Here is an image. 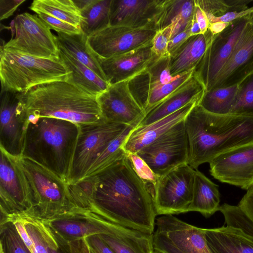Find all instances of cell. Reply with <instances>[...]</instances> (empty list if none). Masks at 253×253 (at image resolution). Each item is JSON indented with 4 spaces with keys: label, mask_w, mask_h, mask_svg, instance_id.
<instances>
[{
    "label": "cell",
    "mask_w": 253,
    "mask_h": 253,
    "mask_svg": "<svg viewBox=\"0 0 253 253\" xmlns=\"http://www.w3.org/2000/svg\"><path fill=\"white\" fill-rule=\"evenodd\" d=\"M205 232L212 253H253V242L239 228L223 226Z\"/></svg>",
    "instance_id": "cell-25"
},
{
    "label": "cell",
    "mask_w": 253,
    "mask_h": 253,
    "mask_svg": "<svg viewBox=\"0 0 253 253\" xmlns=\"http://www.w3.org/2000/svg\"><path fill=\"white\" fill-rule=\"evenodd\" d=\"M17 97L27 117L53 118L79 126L106 122L97 96L66 81L39 84L17 93Z\"/></svg>",
    "instance_id": "cell-3"
},
{
    "label": "cell",
    "mask_w": 253,
    "mask_h": 253,
    "mask_svg": "<svg viewBox=\"0 0 253 253\" xmlns=\"http://www.w3.org/2000/svg\"><path fill=\"white\" fill-rule=\"evenodd\" d=\"M184 120L136 153L158 177L188 165L189 142Z\"/></svg>",
    "instance_id": "cell-8"
},
{
    "label": "cell",
    "mask_w": 253,
    "mask_h": 253,
    "mask_svg": "<svg viewBox=\"0 0 253 253\" xmlns=\"http://www.w3.org/2000/svg\"><path fill=\"white\" fill-rule=\"evenodd\" d=\"M59 49L60 58L72 72L67 82L96 96L108 88L110 84L107 82L67 52Z\"/></svg>",
    "instance_id": "cell-29"
},
{
    "label": "cell",
    "mask_w": 253,
    "mask_h": 253,
    "mask_svg": "<svg viewBox=\"0 0 253 253\" xmlns=\"http://www.w3.org/2000/svg\"><path fill=\"white\" fill-rule=\"evenodd\" d=\"M153 246L154 250L160 253H184L164 234L156 231L153 234Z\"/></svg>",
    "instance_id": "cell-44"
},
{
    "label": "cell",
    "mask_w": 253,
    "mask_h": 253,
    "mask_svg": "<svg viewBox=\"0 0 253 253\" xmlns=\"http://www.w3.org/2000/svg\"><path fill=\"white\" fill-rule=\"evenodd\" d=\"M152 43L129 52L100 59L102 71L109 84L127 81L145 70L157 57Z\"/></svg>",
    "instance_id": "cell-21"
},
{
    "label": "cell",
    "mask_w": 253,
    "mask_h": 253,
    "mask_svg": "<svg viewBox=\"0 0 253 253\" xmlns=\"http://www.w3.org/2000/svg\"><path fill=\"white\" fill-rule=\"evenodd\" d=\"M218 186L203 173L195 170L193 195L189 211H197L205 217H209L220 207V193Z\"/></svg>",
    "instance_id": "cell-27"
},
{
    "label": "cell",
    "mask_w": 253,
    "mask_h": 253,
    "mask_svg": "<svg viewBox=\"0 0 253 253\" xmlns=\"http://www.w3.org/2000/svg\"><path fill=\"white\" fill-rule=\"evenodd\" d=\"M13 20L15 36L0 47L35 57L60 58L56 36L38 15L24 12Z\"/></svg>",
    "instance_id": "cell-7"
},
{
    "label": "cell",
    "mask_w": 253,
    "mask_h": 253,
    "mask_svg": "<svg viewBox=\"0 0 253 253\" xmlns=\"http://www.w3.org/2000/svg\"><path fill=\"white\" fill-rule=\"evenodd\" d=\"M195 9V0H164L157 29L162 30L178 22L173 33V36H175L184 30L192 21Z\"/></svg>",
    "instance_id": "cell-30"
},
{
    "label": "cell",
    "mask_w": 253,
    "mask_h": 253,
    "mask_svg": "<svg viewBox=\"0 0 253 253\" xmlns=\"http://www.w3.org/2000/svg\"><path fill=\"white\" fill-rule=\"evenodd\" d=\"M31 223L40 230L47 244L49 253H70L67 244L59 243L50 229L43 222L33 220Z\"/></svg>",
    "instance_id": "cell-41"
},
{
    "label": "cell",
    "mask_w": 253,
    "mask_h": 253,
    "mask_svg": "<svg viewBox=\"0 0 253 253\" xmlns=\"http://www.w3.org/2000/svg\"><path fill=\"white\" fill-rule=\"evenodd\" d=\"M31 204L26 214L13 217H28L49 221L72 215L87 210L74 203L68 185L54 173L34 161L20 157Z\"/></svg>",
    "instance_id": "cell-5"
},
{
    "label": "cell",
    "mask_w": 253,
    "mask_h": 253,
    "mask_svg": "<svg viewBox=\"0 0 253 253\" xmlns=\"http://www.w3.org/2000/svg\"><path fill=\"white\" fill-rule=\"evenodd\" d=\"M70 253H94L86 238L77 239L67 244Z\"/></svg>",
    "instance_id": "cell-50"
},
{
    "label": "cell",
    "mask_w": 253,
    "mask_h": 253,
    "mask_svg": "<svg viewBox=\"0 0 253 253\" xmlns=\"http://www.w3.org/2000/svg\"><path fill=\"white\" fill-rule=\"evenodd\" d=\"M112 0H93L81 11L82 32L87 37L110 25Z\"/></svg>",
    "instance_id": "cell-33"
},
{
    "label": "cell",
    "mask_w": 253,
    "mask_h": 253,
    "mask_svg": "<svg viewBox=\"0 0 253 253\" xmlns=\"http://www.w3.org/2000/svg\"><path fill=\"white\" fill-rule=\"evenodd\" d=\"M92 251H93V250H92ZM93 253H95L94 251H93Z\"/></svg>",
    "instance_id": "cell-58"
},
{
    "label": "cell",
    "mask_w": 253,
    "mask_h": 253,
    "mask_svg": "<svg viewBox=\"0 0 253 253\" xmlns=\"http://www.w3.org/2000/svg\"><path fill=\"white\" fill-rule=\"evenodd\" d=\"M199 101L191 102L173 113L147 126L134 128L123 146L125 152L136 153L185 119Z\"/></svg>",
    "instance_id": "cell-23"
},
{
    "label": "cell",
    "mask_w": 253,
    "mask_h": 253,
    "mask_svg": "<svg viewBox=\"0 0 253 253\" xmlns=\"http://www.w3.org/2000/svg\"><path fill=\"white\" fill-rule=\"evenodd\" d=\"M97 100L106 122L136 128L145 116L129 89L128 81L110 84Z\"/></svg>",
    "instance_id": "cell-16"
},
{
    "label": "cell",
    "mask_w": 253,
    "mask_h": 253,
    "mask_svg": "<svg viewBox=\"0 0 253 253\" xmlns=\"http://www.w3.org/2000/svg\"><path fill=\"white\" fill-rule=\"evenodd\" d=\"M209 164L211 174L220 182L246 190L253 185V142L223 152Z\"/></svg>",
    "instance_id": "cell-14"
},
{
    "label": "cell",
    "mask_w": 253,
    "mask_h": 253,
    "mask_svg": "<svg viewBox=\"0 0 253 253\" xmlns=\"http://www.w3.org/2000/svg\"><path fill=\"white\" fill-rule=\"evenodd\" d=\"M0 149V219L25 214L31 204L20 157Z\"/></svg>",
    "instance_id": "cell-11"
},
{
    "label": "cell",
    "mask_w": 253,
    "mask_h": 253,
    "mask_svg": "<svg viewBox=\"0 0 253 253\" xmlns=\"http://www.w3.org/2000/svg\"><path fill=\"white\" fill-rule=\"evenodd\" d=\"M250 20L251 23L253 24V12L250 14Z\"/></svg>",
    "instance_id": "cell-56"
},
{
    "label": "cell",
    "mask_w": 253,
    "mask_h": 253,
    "mask_svg": "<svg viewBox=\"0 0 253 253\" xmlns=\"http://www.w3.org/2000/svg\"><path fill=\"white\" fill-rule=\"evenodd\" d=\"M125 153L135 172L147 185L153 197L154 188L159 177L136 153L129 152H125Z\"/></svg>",
    "instance_id": "cell-38"
},
{
    "label": "cell",
    "mask_w": 253,
    "mask_h": 253,
    "mask_svg": "<svg viewBox=\"0 0 253 253\" xmlns=\"http://www.w3.org/2000/svg\"><path fill=\"white\" fill-rule=\"evenodd\" d=\"M157 31L109 25L88 36L87 42L99 59H107L151 44Z\"/></svg>",
    "instance_id": "cell-13"
},
{
    "label": "cell",
    "mask_w": 253,
    "mask_h": 253,
    "mask_svg": "<svg viewBox=\"0 0 253 253\" xmlns=\"http://www.w3.org/2000/svg\"><path fill=\"white\" fill-rule=\"evenodd\" d=\"M252 72L253 24L250 20L212 88L226 87L239 84Z\"/></svg>",
    "instance_id": "cell-19"
},
{
    "label": "cell",
    "mask_w": 253,
    "mask_h": 253,
    "mask_svg": "<svg viewBox=\"0 0 253 253\" xmlns=\"http://www.w3.org/2000/svg\"><path fill=\"white\" fill-rule=\"evenodd\" d=\"M195 2L207 15L216 17L235 11L231 0H195Z\"/></svg>",
    "instance_id": "cell-40"
},
{
    "label": "cell",
    "mask_w": 253,
    "mask_h": 253,
    "mask_svg": "<svg viewBox=\"0 0 253 253\" xmlns=\"http://www.w3.org/2000/svg\"><path fill=\"white\" fill-rule=\"evenodd\" d=\"M79 184L94 212L123 226L154 234L157 214L152 193L124 150L105 169Z\"/></svg>",
    "instance_id": "cell-1"
},
{
    "label": "cell",
    "mask_w": 253,
    "mask_h": 253,
    "mask_svg": "<svg viewBox=\"0 0 253 253\" xmlns=\"http://www.w3.org/2000/svg\"><path fill=\"white\" fill-rule=\"evenodd\" d=\"M208 29L205 34L189 37L169 56V70L175 77L194 70L203 58L214 36Z\"/></svg>",
    "instance_id": "cell-24"
},
{
    "label": "cell",
    "mask_w": 253,
    "mask_h": 253,
    "mask_svg": "<svg viewBox=\"0 0 253 253\" xmlns=\"http://www.w3.org/2000/svg\"><path fill=\"white\" fill-rule=\"evenodd\" d=\"M37 14L50 29L55 31L57 33H62L67 34H77L82 32L81 29L58 19L52 16L42 12H39Z\"/></svg>",
    "instance_id": "cell-42"
},
{
    "label": "cell",
    "mask_w": 253,
    "mask_h": 253,
    "mask_svg": "<svg viewBox=\"0 0 253 253\" xmlns=\"http://www.w3.org/2000/svg\"><path fill=\"white\" fill-rule=\"evenodd\" d=\"M156 231L164 234L184 253H212L208 245L205 228L187 223L172 215L157 218Z\"/></svg>",
    "instance_id": "cell-20"
},
{
    "label": "cell",
    "mask_w": 253,
    "mask_h": 253,
    "mask_svg": "<svg viewBox=\"0 0 253 253\" xmlns=\"http://www.w3.org/2000/svg\"><path fill=\"white\" fill-rule=\"evenodd\" d=\"M205 91L204 86L193 73L184 84L150 111L136 127L151 124L191 102L200 101Z\"/></svg>",
    "instance_id": "cell-22"
},
{
    "label": "cell",
    "mask_w": 253,
    "mask_h": 253,
    "mask_svg": "<svg viewBox=\"0 0 253 253\" xmlns=\"http://www.w3.org/2000/svg\"><path fill=\"white\" fill-rule=\"evenodd\" d=\"M176 23H173L168 27L158 31L154 37L152 42V50L157 57L160 58L170 56L168 51V45Z\"/></svg>",
    "instance_id": "cell-39"
},
{
    "label": "cell",
    "mask_w": 253,
    "mask_h": 253,
    "mask_svg": "<svg viewBox=\"0 0 253 253\" xmlns=\"http://www.w3.org/2000/svg\"><path fill=\"white\" fill-rule=\"evenodd\" d=\"M12 223L15 226L18 232L30 251L31 253H34L35 251L34 245L26 231L24 223L19 220H16Z\"/></svg>",
    "instance_id": "cell-51"
},
{
    "label": "cell",
    "mask_w": 253,
    "mask_h": 253,
    "mask_svg": "<svg viewBox=\"0 0 253 253\" xmlns=\"http://www.w3.org/2000/svg\"><path fill=\"white\" fill-rule=\"evenodd\" d=\"M250 22V15L234 20L221 32L214 36L194 74L204 86L211 89L228 60L244 30Z\"/></svg>",
    "instance_id": "cell-12"
},
{
    "label": "cell",
    "mask_w": 253,
    "mask_h": 253,
    "mask_svg": "<svg viewBox=\"0 0 253 253\" xmlns=\"http://www.w3.org/2000/svg\"><path fill=\"white\" fill-rule=\"evenodd\" d=\"M25 0H0V19L2 20L11 16L18 7Z\"/></svg>",
    "instance_id": "cell-47"
},
{
    "label": "cell",
    "mask_w": 253,
    "mask_h": 253,
    "mask_svg": "<svg viewBox=\"0 0 253 253\" xmlns=\"http://www.w3.org/2000/svg\"><path fill=\"white\" fill-rule=\"evenodd\" d=\"M115 253H152L153 234L120 225L111 235L99 234Z\"/></svg>",
    "instance_id": "cell-26"
},
{
    "label": "cell",
    "mask_w": 253,
    "mask_h": 253,
    "mask_svg": "<svg viewBox=\"0 0 253 253\" xmlns=\"http://www.w3.org/2000/svg\"><path fill=\"white\" fill-rule=\"evenodd\" d=\"M71 74L60 58L35 57L0 47L1 92L23 93L39 84L67 81Z\"/></svg>",
    "instance_id": "cell-6"
},
{
    "label": "cell",
    "mask_w": 253,
    "mask_h": 253,
    "mask_svg": "<svg viewBox=\"0 0 253 253\" xmlns=\"http://www.w3.org/2000/svg\"><path fill=\"white\" fill-rule=\"evenodd\" d=\"M253 12V6L244 11L229 12L217 17L210 15H206L208 17L210 23L217 22L230 23L240 18L249 15Z\"/></svg>",
    "instance_id": "cell-45"
},
{
    "label": "cell",
    "mask_w": 253,
    "mask_h": 253,
    "mask_svg": "<svg viewBox=\"0 0 253 253\" xmlns=\"http://www.w3.org/2000/svg\"><path fill=\"white\" fill-rule=\"evenodd\" d=\"M41 221L50 229L57 241L62 244L93 235H111L119 225L91 210L64 218Z\"/></svg>",
    "instance_id": "cell-15"
},
{
    "label": "cell",
    "mask_w": 253,
    "mask_h": 253,
    "mask_svg": "<svg viewBox=\"0 0 253 253\" xmlns=\"http://www.w3.org/2000/svg\"><path fill=\"white\" fill-rule=\"evenodd\" d=\"M184 121L188 165L195 170L223 152L253 142V116L213 114L197 104Z\"/></svg>",
    "instance_id": "cell-2"
},
{
    "label": "cell",
    "mask_w": 253,
    "mask_h": 253,
    "mask_svg": "<svg viewBox=\"0 0 253 253\" xmlns=\"http://www.w3.org/2000/svg\"><path fill=\"white\" fill-rule=\"evenodd\" d=\"M164 0H112L110 25L157 29Z\"/></svg>",
    "instance_id": "cell-18"
},
{
    "label": "cell",
    "mask_w": 253,
    "mask_h": 253,
    "mask_svg": "<svg viewBox=\"0 0 253 253\" xmlns=\"http://www.w3.org/2000/svg\"><path fill=\"white\" fill-rule=\"evenodd\" d=\"M56 37L59 48L107 82L101 68L99 58L88 45L86 35L82 32L77 34L57 33Z\"/></svg>",
    "instance_id": "cell-28"
},
{
    "label": "cell",
    "mask_w": 253,
    "mask_h": 253,
    "mask_svg": "<svg viewBox=\"0 0 253 253\" xmlns=\"http://www.w3.org/2000/svg\"><path fill=\"white\" fill-rule=\"evenodd\" d=\"M229 23L220 22L210 23L209 29L213 35H216L223 31Z\"/></svg>",
    "instance_id": "cell-53"
},
{
    "label": "cell",
    "mask_w": 253,
    "mask_h": 253,
    "mask_svg": "<svg viewBox=\"0 0 253 253\" xmlns=\"http://www.w3.org/2000/svg\"><path fill=\"white\" fill-rule=\"evenodd\" d=\"M194 70L179 75L170 82L155 86L149 93L145 115L153 108L184 84L193 75Z\"/></svg>",
    "instance_id": "cell-36"
},
{
    "label": "cell",
    "mask_w": 253,
    "mask_h": 253,
    "mask_svg": "<svg viewBox=\"0 0 253 253\" xmlns=\"http://www.w3.org/2000/svg\"><path fill=\"white\" fill-rule=\"evenodd\" d=\"M190 33L191 36H194L201 34L200 28L196 20L194 15L191 25Z\"/></svg>",
    "instance_id": "cell-54"
},
{
    "label": "cell",
    "mask_w": 253,
    "mask_h": 253,
    "mask_svg": "<svg viewBox=\"0 0 253 253\" xmlns=\"http://www.w3.org/2000/svg\"><path fill=\"white\" fill-rule=\"evenodd\" d=\"M128 126L107 122L80 126L68 184H74L82 181L104 149Z\"/></svg>",
    "instance_id": "cell-9"
},
{
    "label": "cell",
    "mask_w": 253,
    "mask_h": 253,
    "mask_svg": "<svg viewBox=\"0 0 253 253\" xmlns=\"http://www.w3.org/2000/svg\"><path fill=\"white\" fill-rule=\"evenodd\" d=\"M238 89V84L213 87L205 91L198 104L211 113L228 114L235 100Z\"/></svg>",
    "instance_id": "cell-32"
},
{
    "label": "cell",
    "mask_w": 253,
    "mask_h": 253,
    "mask_svg": "<svg viewBox=\"0 0 253 253\" xmlns=\"http://www.w3.org/2000/svg\"><path fill=\"white\" fill-rule=\"evenodd\" d=\"M229 114L253 116V72L238 84L236 97Z\"/></svg>",
    "instance_id": "cell-35"
},
{
    "label": "cell",
    "mask_w": 253,
    "mask_h": 253,
    "mask_svg": "<svg viewBox=\"0 0 253 253\" xmlns=\"http://www.w3.org/2000/svg\"><path fill=\"white\" fill-rule=\"evenodd\" d=\"M134 128H135L128 126L111 141L93 163L83 179L97 174L113 162L124 151L123 146Z\"/></svg>",
    "instance_id": "cell-34"
},
{
    "label": "cell",
    "mask_w": 253,
    "mask_h": 253,
    "mask_svg": "<svg viewBox=\"0 0 253 253\" xmlns=\"http://www.w3.org/2000/svg\"><path fill=\"white\" fill-rule=\"evenodd\" d=\"M73 1L81 11L90 4L93 0H76Z\"/></svg>",
    "instance_id": "cell-55"
},
{
    "label": "cell",
    "mask_w": 253,
    "mask_h": 253,
    "mask_svg": "<svg viewBox=\"0 0 253 253\" xmlns=\"http://www.w3.org/2000/svg\"><path fill=\"white\" fill-rule=\"evenodd\" d=\"M0 252L31 253L12 222L0 225Z\"/></svg>",
    "instance_id": "cell-37"
},
{
    "label": "cell",
    "mask_w": 253,
    "mask_h": 253,
    "mask_svg": "<svg viewBox=\"0 0 253 253\" xmlns=\"http://www.w3.org/2000/svg\"><path fill=\"white\" fill-rule=\"evenodd\" d=\"M29 8L36 13L48 14L81 29V13L72 0H35Z\"/></svg>",
    "instance_id": "cell-31"
},
{
    "label": "cell",
    "mask_w": 253,
    "mask_h": 253,
    "mask_svg": "<svg viewBox=\"0 0 253 253\" xmlns=\"http://www.w3.org/2000/svg\"><path fill=\"white\" fill-rule=\"evenodd\" d=\"M91 249L95 253H115L101 239L99 235H93L86 238Z\"/></svg>",
    "instance_id": "cell-49"
},
{
    "label": "cell",
    "mask_w": 253,
    "mask_h": 253,
    "mask_svg": "<svg viewBox=\"0 0 253 253\" xmlns=\"http://www.w3.org/2000/svg\"><path fill=\"white\" fill-rule=\"evenodd\" d=\"M195 172V169L187 164L158 177L153 194L157 215L188 212Z\"/></svg>",
    "instance_id": "cell-10"
},
{
    "label": "cell",
    "mask_w": 253,
    "mask_h": 253,
    "mask_svg": "<svg viewBox=\"0 0 253 253\" xmlns=\"http://www.w3.org/2000/svg\"><path fill=\"white\" fill-rule=\"evenodd\" d=\"M21 156L48 169L68 184L80 133L79 126L49 117H27Z\"/></svg>",
    "instance_id": "cell-4"
},
{
    "label": "cell",
    "mask_w": 253,
    "mask_h": 253,
    "mask_svg": "<svg viewBox=\"0 0 253 253\" xmlns=\"http://www.w3.org/2000/svg\"><path fill=\"white\" fill-rule=\"evenodd\" d=\"M17 220L21 221L24 223L26 231L34 243V253H49L47 244L39 229L34 224L26 220Z\"/></svg>",
    "instance_id": "cell-43"
},
{
    "label": "cell",
    "mask_w": 253,
    "mask_h": 253,
    "mask_svg": "<svg viewBox=\"0 0 253 253\" xmlns=\"http://www.w3.org/2000/svg\"><path fill=\"white\" fill-rule=\"evenodd\" d=\"M152 253H160L157 252V251H155V250H154V251Z\"/></svg>",
    "instance_id": "cell-57"
},
{
    "label": "cell",
    "mask_w": 253,
    "mask_h": 253,
    "mask_svg": "<svg viewBox=\"0 0 253 253\" xmlns=\"http://www.w3.org/2000/svg\"><path fill=\"white\" fill-rule=\"evenodd\" d=\"M238 206L253 223V185L247 190Z\"/></svg>",
    "instance_id": "cell-48"
},
{
    "label": "cell",
    "mask_w": 253,
    "mask_h": 253,
    "mask_svg": "<svg viewBox=\"0 0 253 253\" xmlns=\"http://www.w3.org/2000/svg\"><path fill=\"white\" fill-rule=\"evenodd\" d=\"M192 21L184 30L172 37L168 45L169 55L176 50L191 36L190 28Z\"/></svg>",
    "instance_id": "cell-46"
},
{
    "label": "cell",
    "mask_w": 253,
    "mask_h": 253,
    "mask_svg": "<svg viewBox=\"0 0 253 253\" xmlns=\"http://www.w3.org/2000/svg\"><path fill=\"white\" fill-rule=\"evenodd\" d=\"M0 121V148L20 157L28 118L18 104L17 93L1 92Z\"/></svg>",
    "instance_id": "cell-17"
},
{
    "label": "cell",
    "mask_w": 253,
    "mask_h": 253,
    "mask_svg": "<svg viewBox=\"0 0 253 253\" xmlns=\"http://www.w3.org/2000/svg\"><path fill=\"white\" fill-rule=\"evenodd\" d=\"M194 16L200 28L201 34H205L209 29V21L206 13L196 3Z\"/></svg>",
    "instance_id": "cell-52"
}]
</instances>
